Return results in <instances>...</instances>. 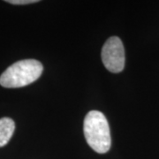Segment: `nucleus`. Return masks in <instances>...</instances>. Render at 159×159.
<instances>
[{
  "label": "nucleus",
  "mask_w": 159,
  "mask_h": 159,
  "mask_svg": "<svg viewBox=\"0 0 159 159\" xmlns=\"http://www.w3.org/2000/svg\"><path fill=\"white\" fill-rule=\"evenodd\" d=\"M83 131L86 141L93 150L99 154L108 152L111 145L110 126L104 114L91 111L86 115Z\"/></svg>",
  "instance_id": "nucleus-1"
},
{
  "label": "nucleus",
  "mask_w": 159,
  "mask_h": 159,
  "mask_svg": "<svg viewBox=\"0 0 159 159\" xmlns=\"http://www.w3.org/2000/svg\"><path fill=\"white\" fill-rule=\"evenodd\" d=\"M102 61L110 72L118 74L125 67V49L122 41L117 36L110 37L102 49Z\"/></svg>",
  "instance_id": "nucleus-3"
},
{
  "label": "nucleus",
  "mask_w": 159,
  "mask_h": 159,
  "mask_svg": "<svg viewBox=\"0 0 159 159\" xmlns=\"http://www.w3.org/2000/svg\"><path fill=\"white\" fill-rule=\"evenodd\" d=\"M6 2L12 5H28V4L37 3L38 0H7Z\"/></svg>",
  "instance_id": "nucleus-5"
},
{
  "label": "nucleus",
  "mask_w": 159,
  "mask_h": 159,
  "mask_svg": "<svg viewBox=\"0 0 159 159\" xmlns=\"http://www.w3.org/2000/svg\"><path fill=\"white\" fill-rule=\"evenodd\" d=\"M43 71V65L38 60H20L10 66L1 74L0 85L7 89L22 88L39 79Z\"/></svg>",
  "instance_id": "nucleus-2"
},
{
  "label": "nucleus",
  "mask_w": 159,
  "mask_h": 159,
  "mask_svg": "<svg viewBox=\"0 0 159 159\" xmlns=\"http://www.w3.org/2000/svg\"><path fill=\"white\" fill-rule=\"evenodd\" d=\"M15 130L14 121L10 118L0 119V147H4L11 140Z\"/></svg>",
  "instance_id": "nucleus-4"
}]
</instances>
